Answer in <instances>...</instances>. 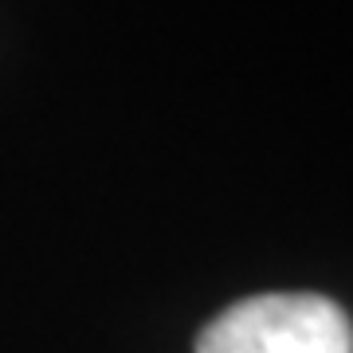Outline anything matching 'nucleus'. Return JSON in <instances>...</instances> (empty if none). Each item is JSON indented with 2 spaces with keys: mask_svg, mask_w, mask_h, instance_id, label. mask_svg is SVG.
Wrapping results in <instances>:
<instances>
[{
  "mask_svg": "<svg viewBox=\"0 0 353 353\" xmlns=\"http://www.w3.org/2000/svg\"><path fill=\"white\" fill-rule=\"evenodd\" d=\"M196 353H353V326L326 294H255L216 314Z\"/></svg>",
  "mask_w": 353,
  "mask_h": 353,
  "instance_id": "obj_1",
  "label": "nucleus"
}]
</instances>
